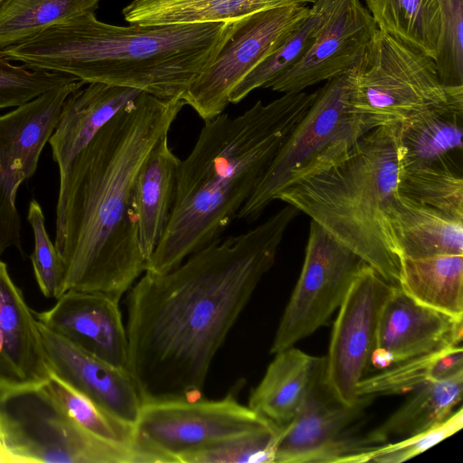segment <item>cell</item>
<instances>
[{
	"mask_svg": "<svg viewBox=\"0 0 463 463\" xmlns=\"http://www.w3.org/2000/svg\"><path fill=\"white\" fill-rule=\"evenodd\" d=\"M299 211L283 207L253 229L219 238L175 269L144 272L128 290V371L142 403L195 401L218 350Z\"/></svg>",
	"mask_w": 463,
	"mask_h": 463,
	"instance_id": "cell-1",
	"label": "cell"
},
{
	"mask_svg": "<svg viewBox=\"0 0 463 463\" xmlns=\"http://www.w3.org/2000/svg\"><path fill=\"white\" fill-rule=\"evenodd\" d=\"M184 105L181 98L160 99L142 91L60 176L54 245L64 267L61 295L96 292L119 301L146 271L135 182L147 154L169 133Z\"/></svg>",
	"mask_w": 463,
	"mask_h": 463,
	"instance_id": "cell-2",
	"label": "cell"
},
{
	"mask_svg": "<svg viewBox=\"0 0 463 463\" xmlns=\"http://www.w3.org/2000/svg\"><path fill=\"white\" fill-rule=\"evenodd\" d=\"M316 94L283 93L266 104L258 100L239 116L223 112L204 120L180 161L168 222L145 272H167L221 238Z\"/></svg>",
	"mask_w": 463,
	"mask_h": 463,
	"instance_id": "cell-3",
	"label": "cell"
},
{
	"mask_svg": "<svg viewBox=\"0 0 463 463\" xmlns=\"http://www.w3.org/2000/svg\"><path fill=\"white\" fill-rule=\"evenodd\" d=\"M233 24L121 26L86 13L0 54L27 68L68 74L86 83L136 89L160 99H182L213 62Z\"/></svg>",
	"mask_w": 463,
	"mask_h": 463,
	"instance_id": "cell-4",
	"label": "cell"
},
{
	"mask_svg": "<svg viewBox=\"0 0 463 463\" xmlns=\"http://www.w3.org/2000/svg\"><path fill=\"white\" fill-rule=\"evenodd\" d=\"M401 160L399 123L380 126L344 153L291 175L275 200L306 213L399 287L402 257L390 213Z\"/></svg>",
	"mask_w": 463,
	"mask_h": 463,
	"instance_id": "cell-5",
	"label": "cell"
},
{
	"mask_svg": "<svg viewBox=\"0 0 463 463\" xmlns=\"http://www.w3.org/2000/svg\"><path fill=\"white\" fill-rule=\"evenodd\" d=\"M347 83L349 102L369 130L463 105V86H445L431 57L379 30L347 72Z\"/></svg>",
	"mask_w": 463,
	"mask_h": 463,
	"instance_id": "cell-6",
	"label": "cell"
},
{
	"mask_svg": "<svg viewBox=\"0 0 463 463\" xmlns=\"http://www.w3.org/2000/svg\"><path fill=\"white\" fill-rule=\"evenodd\" d=\"M0 434L16 463H154L82 429L41 384L0 385Z\"/></svg>",
	"mask_w": 463,
	"mask_h": 463,
	"instance_id": "cell-7",
	"label": "cell"
},
{
	"mask_svg": "<svg viewBox=\"0 0 463 463\" xmlns=\"http://www.w3.org/2000/svg\"><path fill=\"white\" fill-rule=\"evenodd\" d=\"M370 131L349 102L347 72L326 81L291 130L237 218L256 221L288 178L350 148Z\"/></svg>",
	"mask_w": 463,
	"mask_h": 463,
	"instance_id": "cell-8",
	"label": "cell"
},
{
	"mask_svg": "<svg viewBox=\"0 0 463 463\" xmlns=\"http://www.w3.org/2000/svg\"><path fill=\"white\" fill-rule=\"evenodd\" d=\"M276 425L232 394L145 402L134 424V446L156 463H180L186 454Z\"/></svg>",
	"mask_w": 463,
	"mask_h": 463,
	"instance_id": "cell-9",
	"label": "cell"
},
{
	"mask_svg": "<svg viewBox=\"0 0 463 463\" xmlns=\"http://www.w3.org/2000/svg\"><path fill=\"white\" fill-rule=\"evenodd\" d=\"M364 264L351 249L311 221L300 276L281 317L270 353L294 346L323 326L338 309Z\"/></svg>",
	"mask_w": 463,
	"mask_h": 463,
	"instance_id": "cell-10",
	"label": "cell"
},
{
	"mask_svg": "<svg viewBox=\"0 0 463 463\" xmlns=\"http://www.w3.org/2000/svg\"><path fill=\"white\" fill-rule=\"evenodd\" d=\"M308 5H288L234 21L233 29L213 62L183 95L203 120L224 112L233 89L274 52L307 17Z\"/></svg>",
	"mask_w": 463,
	"mask_h": 463,
	"instance_id": "cell-11",
	"label": "cell"
},
{
	"mask_svg": "<svg viewBox=\"0 0 463 463\" xmlns=\"http://www.w3.org/2000/svg\"><path fill=\"white\" fill-rule=\"evenodd\" d=\"M372 399L360 396L352 405L341 402L326 383L325 356H320L296 415L280 426L274 463H358L359 456L372 448L362 436L349 435L348 428Z\"/></svg>",
	"mask_w": 463,
	"mask_h": 463,
	"instance_id": "cell-12",
	"label": "cell"
},
{
	"mask_svg": "<svg viewBox=\"0 0 463 463\" xmlns=\"http://www.w3.org/2000/svg\"><path fill=\"white\" fill-rule=\"evenodd\" d=\"M394 287L364 264L338 307L325 356L326 380L346 405L360 397L356 387L368 373L380 317Z\"/></svg>",
	"mask_w": 463,
	"mask_h": 463,
	"instance_id": "cell-13",
	"label": "cell"
},
{
	"mask_svg": "<svg viewBox=\"0 0 463 463\" xmlns=\"http://www.w3.org/2000/svg\"><path fill=\"white\" fill-rule=\"evenodd\" d=\"M320 22L312 43L300 59L269 87L296 93L348 72L377 32L359 0H317Z\"/></svg>",
	"mask_w": 463,
	"mask_h": 463,
	"instance_id": "cell-14",
	"label": "cell"
},
{
	"mask_svg": "<svg viewBox=\"0 0 463 463\" xmlns=\"http://www.w3.org/2000/svg\"><path fill=\"white\" fill-rule=\"evenodd\" d=\"M462 335L463 318L423 306L395 286L380 317L369 369L373 366L381 371L407 359L460 345Z\"/></svg>",
	"mask_w": 463,
	"mask_h": 463,
	"instance_id": "cell-15",
	"label": "cell"
},
{
	"mask_svg": "<svg viewBox=\"0 0 463 463\" xmlns=\"http://www.w3.org/2000/svg\"><path fill=\"white\" fill-rule=\"evenodd\" d=\"M118 302L101 293L70 290L34 316L84 352L128 371V341Z\"/></svg>",
	"mask_w": 463,
	"mask_h": 463,
	"instance_id": "cell-16",
	"label": "cell"
},
{
	"mask_svg": "<svg viewBox=\"0 0 463 463\" xmlns=\"http://www.w3.org/2000/svg\"><path fill=\"white\" fill-rule=\"evenodd\" d=\"M51 371L118 420L135 424L142 400L128 371L75 346L37 320Z\"/></svg>",
	"mask_w": 463,
	"mask_h": 463,
	"instance_id": "cell-17",
	"label": "cell"
},
{
	"mask_svg": "<svg viewBox=\"0 0 463 463\" xmlns=\"http://www.w3.org/2000/svg\"><path fill=\"white\" fill-rule=\"evenodd\" d=\"M51 373L34 312L0 260V385L41 384Z\"/></svg>",
	"mask_w": 463,
	"mask_h": 463,
	"instance_id": "cell-18",
	"label": "cell"
},
{
	"mask_svg": "<svg viewBox=\"0 0 463 463\" xmlns=\"http://www.w3.org/2000/svg\"><path fill=\"white\" fill-rule=\"evenodd\" d=\"M85 84L78 80L56 87L0 115V169L17 171L30 179L56 128L65 99Z\"/></svg>",
	"mask_w": 463,
	"mask_h": 463,
	"instance_id": "cell-19",
	"label": "cell"
},
{
	"mask_svg": "<svg viewBox=\"0 0 463 463\" xmlns=\"http://www.w3.org/2000/svg\"><path fill=\"white\" fill-rule=\"evenodd\" d=\"M141 92L127 87L90 82L68 96L48 142L59 176L68 172L74 158L95 135Z\"/></svg>",
	"mask_w": 463,
	"mask_h": 463,
	"instance_id": "cell-20",
	"label": "cell"
},
{
	"mask_svg": "<svg viewBox=\"0 0 463 463\" xmlns=\"http://www.w3.org/2000/svg\"><path fill=\"white\" fill-rule=\"evenodd\" d=\"M180 161L169 146L168 134L165 135L151 148L136 178L134 209L139 242L146 262L168 222Z\"/></svg>",
	"mask_w": 463,
	"mask_h": 463,
	"instance_id": "cell-21",
	"label": "cell"
},
{
	"mask_svg": "<svg viewBox=\"0 0 463 463\" xmlns=\"http://www.w3.org/2000/svg\"><path fill=\"white\" fill-rule=\"evenodd\" d=\"M390 221L402 260L463 255V220L398 193Z\"/></svg>",
	"mask_w": 463,
	"mask_h": 463,
	"instance_id": "cell-22",
	"label": "cell"
},
{
	"mask_svg": "<svg viewBox=\"0 0 463 463\" xmlns=\"http://www.w3.org/2000/svg\"><path fill=\"white\" fill-rule=\"evenodd\" d=\"M317 0H132L122 14L129 24L159 26L231 23L261 11L308 5Z\"/></svg>",
	"mask_w": 463,
	"mask_h": 463,
	"instance_id": "cell-23",
	"label": "cell"
},
{
	"mask_svg": "<svg viewBox=\"0 0 463 463\" xmlns=\"http://www.w3.org/2000/svg\"><path fill=\"white\" fill-rule=\"evenodd\" d=\"M248 406L279 426L289 422L303 402L320 356L290 346L276 354Z\"/></svg>",
	"mask_w": 463,
	"mask_h": 463,
	"instance_id": "cell-24",
	"label": "cell"
},
{
	"mask_svg": "<svg viewBox=\"0 0 463 463\" xmlns=\"http://www.w3.org/2000/svg\"><path fill=\"white\" fill-rule=\"evenodd\" d=\"M463 105L428 109L399 123L401 165L457 163L463 144Z\"/></svg>",
	"mask_w": 463,
	"mask_h": 463,
	"instance_id": "cell-25",
	"label": "cell"
},
{
	"mask_svg": "<svg viewBox=\"0 0 463 463\" xmlns=\"http://www.w3.org/2000/svg\"><path fill=\"white\" fill-rule=\"evenodd\" d=\"M406 402L382 424L363 437L367 447L404 439L430 429L449 417L462 400L463 373L431 382L411 391Z\"/></svg>",
	"mask_w": 463,
	"mask_h": 463,
	"instance_id": "cell-26",
	"label": "cell"
},
{
	"mask_svg": "<svg viewBox=\"0 0 463 463\" xmlns=\"http://www.w3.org/2000/svg\"><path fill=\"white\" fill-rule=\"evenodd\" d=\"M399 287L423 306L463 318V255L403 258Z\"/></svg>",
	"mask_w": 463,
	"mask_h": 463,
	"instance_id": "cell-27",
	"label": "cell"
},
{
	"mask_svg": "<svg viewBox=\"0 0 463 463\" xmlns=\"http://www.w3.org/2000/svg\"><path fill=\"white\" fill-rule=\"evenodd\" d=\"M376 27L434 61L441 33L437 0H365Z\"/></svg>",
	"mask_w": 463,
	"mask_h": 463,
	"instance_id": "cell-28",
	"label": "cell"
},
{
	"mask_svg": "<svg viewBox=\"0 0 463 463\" xmlns=\"http://www.w3.org/2000/svg\"><path fill=\"white\" fill-rule=\"evenodd\" d=\"M462 373V345H452L364 376L356 387V394L373 398L401 394L428 383L451 379Z\"/></svg>",
	"mask_w": 463,
	"mask_h": 463,
	"instance_id": "cell-29",
	"label": "cell"
},
{
	"mask_svg": "<svg viewBox=\"0 0 463 463\" xmlns=\"http://www.w3.org/2000/svg\"><path fill=\"white\" fill-rule=\"evenodd\" d=\"M100 0H4L0 52L72 17L95 13Z\"/></svg>",
	"mask_w": 463,
	"mask_h": 463,
	"instance_id": "cell-30",
	"label": "cell"
},
{
	"mask_svg": "<svg viewBox=\"0 0 463 463\" xmlns=\"http://www.w3.org/2000/svg\"><path fill=\"white\" fill-rule=\"evenodd\" d=\"M399 194L463 220L461 165L449 161L401 165Z\"/></svg>",
	"mask_w": 463,
	"mask_h": 463,
	"instance_id": "cell-31",
	"label": "cell"
},
{
	"mask_svg": "<svg viewBox=\"0 0 463 463\" xmlns=\"http://www.w3.org/2000/svg\"><path fill=\"white\" fill-rule=\"evenodd\" d=\"M320 17V9L316 2L298 28L233 89L229 98L230 103L240 102L254 90L269 88L287 72L312 43Z\"/></svg>",
	"mask_w": 463,
	"mask_h": 463,
	"instance_id": "cell-32",
	"label": "cell"
},
{
	"mask_svg": "<svg viewBox=\"0 0 463 463\" xmlns=\"http://www.w3.org/2000/svg\"><path fill=\"white\" fill-rule=\"evenodd\" d=\"M44 386L82 429L110 443L134 447V426L112 416L52 372Z\"/></svg>",
	"mask_w": 463,
	"mask_h": 463,
	"instance_id": "cell-33",
	"label": "cell"
},
{
	"mask_svg": "<svg viewBox=\"0 0 463 463\" xmlns=\"http://www.w3.org/2000/svg\"><path fill=\"white\" fill-rule=\"evenodd\" d=\"M280 426L234 437L180 458V463H274Z\"/></svg>",
	"mask_w": 463,
	"mask_h": 463,
	"instance_id": "cell-34",
	"label": "cell"
},
{
	"mask_svg": "<svg viewBox=\"0 0 463 463\" xmlns=\"http://www.w3.org/2000/svg\"><path fill=\"white\" fill-rule=\"evenodd\" d=\"M77 78L24 65H15L0 54V109L16 108Z\"/></svg>",
	"mask_w": 463,
	"mask_h": 463,
	"instance_id": "cell-35",
	"label": "cell"
},
{
	"mask_svg": "<svg viewBox=\"0 0 463 463\" xmlns=\"http://www.w3.org/2000/svg\"><path fill=\"white\" fill-rule=\"evenodd\" d=\"M27 221L33 236L30 260L36 282L45 298L57 299L61 295L64 267L46 231L43 209L34 199L29 203Z\"/></svg>",
	"mask_w": 463,
	"mask_h": 463,
	"instance_id": "cell-36",
	"label": "cell"
},
{
	"mask_svg": "<svg viewBox=\"0 0 463 463\" xmlns=\"http://www.w3.org/2000/svg\"><path fill=\"white\" fill-rule=\"evenodd\" d=\"M441 14V33L435 60L441 82L463 86V0H437Z\"/></svg>",
	"mask_w": 463,
	"mask_h": 463,
	"instance_id": "cell-37",
	"label": "cell"
},
{
	"mask_svg": "<svg viewBox=\"0 0 463 463\" xmlns=\"http://www.w3.org/2000/svg\"><path fill=\"white\" fill-rule=\"evenodd\" d=\"M463 425V411L460 407L442 421L415 435L396 442H387L364 451L358 463H401L410 459L446 438L455 434Z\"/></svg>",
	"mask_w": 463,
	"mask_h": 463,
	"instance_id": "cell-38",
	"label": "cell"
},
{
	"mask_svg": "<svg viewBox=\"0 0 463 463\" xmlns=\"http://www.w3.org/2000/svg\"><path fill=\"white\" fill-rule=\"evenodd\" d=\"M24 181L22 173L0 169V255L11 247L23 253L16 196Z\"/></svg>",
	"mask_w": 463,
	"mask_h": 463,
	"instance_id": "cell-39",
	"label": "cell"
},
{
	"mask_svg": "<svg viewBox=\"0 0 463 463\" xmlns=\"http://www.w3.org/2000/svg\"><path fill=\"white\" fill-rule=\"evenodd\" d=\"M0 463H16L14 457L6 449L0 434Z\"/></svg>",
	"mask_w": 463,
	"mask_h": 463,
	"instance_id": "cell-40",
	"label": "cell"
},
{
	"mask_svg": "<svg viewBox=\"0 0 463 463\" xmlns=\"http://www.w3.org/2000/svg\"><path fill=\"white\" fill-rule=\"evenodd\" d=\"M4 0H0V4L3 2Z\"/></svg>",
	"mask_w": 463,
	"mask_h": 463,
	"instance_id": "cell-41",
	"label": "cell"
}]
</instances>
